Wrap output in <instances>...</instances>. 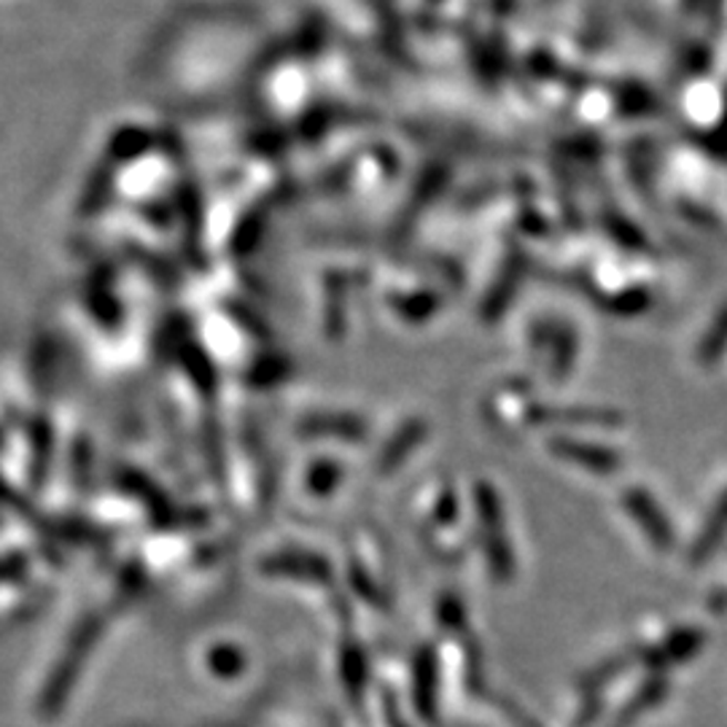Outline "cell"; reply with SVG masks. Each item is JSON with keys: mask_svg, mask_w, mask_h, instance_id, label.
Returning <instances> with one entry per match:
<instances>
[{"mask_svg": "<svg viewBox=\"0 0 727 727\" xmlns=\"http://www.w3.org/2000/svg\"><path fill=\"white\" fill-rule=\"evenodd\" d=\"M625 506H628L631 515L642 523L644 534H647L657 547H670V542H674V531H670V523L666 520V515L657 510V504L647 496V493L631 491L628 496H625Z\"/></svg>", "mask_w": 727, "mask_h": 727, "instance_id": "6da1fadb", "label": "cell"}, {"mask_svg": "<svg viewBox=\"0 0 727 727\" xmlns=\"http://www.w3.org/2000/svg\"><path fill=\"white\" fill-rule=\"evenodd\" d=\"M725 536H727V493L717 501V506H714V512L706 520V529L700 531L698 539H695L693 561L695 563L706 561Z\"/></svg>", "mask_w": 727, "mask_h": 727, "instance_id": "7a4b0ae2", "label": "cell"}, {"mask_svg": "<svg viewBox=\"0 0 727 727\" xmlns=\"http://www.w3.org/2000/svg\"><path fill=\"white\" fill-rule=\"evenodd\" d=\"M725 350H727V305L717 313V318H714L711 326H708L706 337L700 340L698 361L706 364V367H711V364L723 359Z\"/></svg>", "mask_w": 727, "mask_h": 727, "instance_id": "3957f363", "label": "cell"}]
</instances>
